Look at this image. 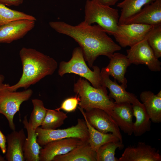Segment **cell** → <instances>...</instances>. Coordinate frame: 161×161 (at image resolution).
I'll list each match as a JSON object with an SVG mask.
<instances>
[{
  "label": "cell",
  "instance_id": "obj_1",
  "mask_svg": "<svg viewBox=\"0 0 161 161\" xmlns=\"http://www.w3.org/2000/svg\"><path fill=\"white\" fill-rule=\"evenodd\" d=\"M49 24L58 32L71 37L78 43L90 68L99 56L110 59L114 52L121 49L98 25L89 24L84 21L75 26L62 21H52Z\"/></svg>",
  "mask_w": 161,
  "mask_h": 161
},
{
  "label": "cell",
  "instance_id": "obj_2",
  "mask_svg": "<svg viewBox=\"0 0 161 161\" xmlns=\"http://www.w3.org/2000/svg\"><path fill=\"white\" fill-rule=\"evenodd\" d=\"M19 55L22 74L15 84L10 86L7 84V88L10 91H16L21 88L27 89L45 77L53 74L58 67L55 59L34 49L23 47Z\"/></svg>",
  "mask_w": 161,
  "mask_h": 161
},
{
  "label": "cell",
  "instance_id": "obj_3",
  "mask_svg": "<svg viewBox=\"0 0 161 161\" xmlns=\"http://www.w3.org/2000/svg\"><path fill=\"white\" fill-rule=\"evenodd\" d=\"M73 91L80 98L78 107L85 110L95 108L101 109L112 117L114 102L108 94L105 86L94 87L80 77L74 84Z\"/></svg>",
  "mask_w": 161,
  "mask_h": 161
},
{
  "label": "cell",
  "instance_id": "obj_4",
  "mask_svg": "<svg viewBox=\"0 0 161 161\" xmlns=\"http://www.w3.org/2000/svg\"><path fill=\"white\" fill-rule=\"evenodd\" d=\"M84 21L89 24L97 23L107 33L113 35L117 27L119 16L118 9L87 0Z\"/></svg>",
  "mask_w": 161,
  "mask_h": 161
},
{
  "label": "cell",
  "instance_id": "obj_5",
  "mask_svg": "<svg viewBox=\"0 0 161 161\" xmlns=\"http://www.w3.org/2000/svg\"><path fill=\"white\" fill-rule=\"evenodd\" d=\"M92 70L86 63L82 51L80 47L75 48L72 57L68 61H63L59 64L58 75L61 77L67 73H73L85 78L95 88L102 85L101 72L97 66L92 67Z\"/></svg>",
  "mask_w": 161,
  "mask_h": 161
},
{
  "label": "cell",
  "instance_id": "obj_6",
  "mask_svg": "<svg viewBox=\"0 0 161 161\" xmlns=\"http://www.w3.org/2000/svg\"><path fill=\"white\" fill-rule=\"evenodd\" d=\"M7 86V84L3 83L0 91V114L4 116L10 129L15 131L14 116L19 111L21 104L30 98L33 91L29 89L22 91H12L8 89Z\"/></svg>",
  "mask_w": 161,
  "mask_h": 161
},
{
  "label": "cell",
  "instance_id": "obj_7",
  "mask_svg": "<svg viewBox=\"0 0 161 161\" xmlns=\"http://www.w3.org/2000/svg\"><path fill=\"white\" fill-rule=\"evenodd\" d=\"M37 141L42 147L48 143L69 138H76L84 141H88V129L84 120L78 119L77 124L63 129H45L39 127L35 130Z\"/></svg>",
  "mask_w": 161,
  "mask_h": 161
},
{
  "label": "cell",
  "instance_id": "obj_8",
  "mask_svg": "<svg viewBox=\"0 0 161 161\" xmlns=\"http://www.w3.org/2000/svg\"><path fill=\"white\" fill-rule=\"evenodd\" d=\"M126 52L131 64H145L151 71H160L161 62L155 56L145 38L130 47Z\"/></svg>",
  "mask_w": 161,
  "mask_h": 161
},
{
  "label": "cell",
  "instance_id": "obj_9",
  "mask_svg": "<svg viewBox=\"0 0 161 161\" xmlns=\"http://www.w3.org/2000/svg\"><path fill=\"white\" fill-rule=\"evenodd\" d=\"M152 27L137 23L118 24L113 35L121 47H131L144 39Z\"/></svg>",
  "mask_w": 161,
  "mask_h": 161
},
{
  "label": "cell",
  "instance_id": "obj_10",
  "mask_svg": "<svg viewBox=\"0 0 161 161\" xmlns=\"http://www.w3.org/2000/svg\"><path fill=\"white\" fill-rule=\"evenodd\" d=\"M85 111L84 113L87 121L94 128L103 133H111L123 142L119 127L107 113L103 110L96 108Z\"/></svg>",
  "mask_w": 161,
  "mask_h": 161
},
{
  "label": "cell",
  "instance_id": "obj_11",
  "mask_svg": "<svg viewBox=\"0 0 161 161\" xmlns=\"http://www.w3.org/2000/svg\"><path fill=\"white\" fill-rule=\"evenodd\" d=\"M84 141L76 138H69L49 142L40 150L39 161H52L56 156L66 154Z\"/></svg>",
  "mask_w": 161,
  "mask_h": 161
},
{
  "label": "cell",
  "instance_id": "obj_12",
  "mask_svg": "<svg viewBox=\"0 0 161 161\" xmlns=\"http://www.w3.org/2000/svg\"><path fill=\"white\" fill-rule=\"evenodd\" d=\"M35 21L19 20L0 26V43H10L23 38L34 28Z\"/></svg>",
  "mask_w": 161,
  "mask_h": 161
},
{
  "label": "cell",
  "instance_id": "obj_13",
  "mask_svg": "<svg viewBox=\"0 0 161 161\" xmlns=\"http://www.w3.org/2000/svg\"><path fill=\"white\" fill-rule=\"evenodd\" d=\"M119 161H161V156L154 147L144 142L136 146H128L125 149Z\"/></svg>",
  "mask_w": 161,
  "mask_h": 161
},
{
  "label": "cell",
  "instance_id": "obj_14",
  "mask_svg": "<svg viewBox=\"0 0 161 161\" xmlns=\"http://www.w3.org/2000/svg\"><path fill=\"white\" fill-rule=\"evenodd\" d=\"M137 23L154 26L161 25V0L145 5L123 24Z\"/></svg>",
  "mask_w": 161,
  "mask_h": 161
},
{
  "label": "cell",
  "instance_id": "obj_15",
  "mask_svg": "<svg viewBox=\"0 0 161 161\" xmlns=\"http://www.w3.org/2000/svg\"><path fill=\"white\" fill-rule=\"evenodd\" d=\"M109 59V64L102 68L101 73L112 77L126 88L127 80L125 74L131 64L126 55L119 52H114Z\"/></svg>",
  "mask_w": 161,
  "mask_h": 161
},
{
  "label": "cell",
  "instance_id": "obj_16",
  "mask_svg": "<svg viewBox=\"0 0 161 161\" xmlns=\"http://www.w3.org/2000/svg\"><path fill=\"white\" fill-rule=\"evenodd\" d=\"M112 118L120 129L129 136L133 134L134 116L131 104L127 103H114L113 107Z\"/></svg>",
  "mask_w": 161,
  "mask_h": 161
},
{
  "label": "cell",
  "instance_id": "obj_17",
  "mask_svg": "<svg viewBox=\"0 0 161 161\" xmlns=\"http://www.w3.org/2000/svg\"><path fill=\"white\" fill-rule=\"evenodd\" d=\"M26 138L23 129L13 131L7 136V147L5 154L8 161H24V148Z\"/></svg>",
  "mask_w": 161,
  "mask_h": 161
},
{
  "label": "cell",
  "instance_id": "obj_18",
  "mask_svg": "<svg viewBox=\"0 0 161 161\" xmlns=\"http://www.w3.org/2000/svg\"><path fill=\"white\" fill-rule=\"evenodd\" d=\"M22 122L27 134L24 148L25 161H39V155L41 147L37 142V135L35 130L33 128L30 121H28L27 115L24 117Z\"/></svg>",
  "mask_w": 161,
  "mask_h": 161
},
{
  "label": "cell",
  "instance_id": "obj_19",
  "mask_svg": "<svg viewBox=\"0 0 161 161\" xmlns=\"http://www.w3.org/2000/svg\"><path fill=\"white\" fill-rule=\"evenodd\" d=\"M135 121L134 122L133 133L140 136L151 129V121L143 104L136 97L131 104Z\"/></svg>",
  "mask_w": 161,
  "mask_h": 161
},
{
  "label": "cell",
  "instance_id": "obj_20",
  "mask_svg": "<svg viewBox=\"0 0 161 161\" xmlns=\"http://www.w3.org/2000/svg\"><path fill=\"white\" fill-rule=\"evenodd\" d=\"M52 161H97L96 152L86 141L66 154L55 156Z\"/></svg>",
  "mask_w": 161,
  "mask_h": 161
},
{
  "label": "cell",
  "instance_id": "obj_21",
  "mask_svg": "<svg viewBox=\"0 0 161 161\" xmlns=\"http://www.w3.org/2000/svg\"><path fill=\"white\" fill-rule=\"evenodd\" d=\"M140 99L151 121L155 123L161 122V90L157 94L150 91L142 92Z\"/></svg>",
  "mask_w": 161,
  "mask_h": 161
},
{
  "label": "cell",
  "instance_id": "obj_22",
  "mask_svg": "<svg viewBox=\"0 0 161 161\" xmlns=\"http://www.w3.org/2000/svg\"><path fill=\"white\" fill-rule=\"evenodd\" d=\"M101 74L102 84L108 88L110 92L109 95L114 100L115 103H127L131 104L137 97L134 94L127 92L124 86L118 84L116 80L113 81L108 75L101 73Z\"/></svg>",
  "mask_w": 161,
  "mask_h": 161
},
{
  "label": "cell",
  "instance_id": "obj_23",
  "mask_svg": "<svg viewBox=\"0 0 161 161\" xmlns=\"http://www.w3.org/2000/svg\"><path fill=\"white\" fill-rule=\"evenodd\" d=\"M78 108L86 122L89 135L88 142L93 150L96 152L100 146L109 142L121 141L117 137L111 133H104L95 129L87 121L84 110L78 106Z\"/></svg>",
  "mask_w": 161,
  "mask_h": 161
},
{
  "label": "cell",
  "instance_id": "obj_24",
  "mask_svg": "<svg viewBox=\"0 0 161 161\" xmlns=\"http://www.w3.org/2000/svg\"><path fill=\"white\" fill-rule=\"evenodd\" d=\"M156 0H122L117 7L120 9L118 24H123L127 19L139 11L145 5Z\"/></svg>",
  "mask_w": 161,
  "mask_h": 161
},
{
  "label": "cell",
  "instance_id": "obj_25",
  "mask_svg": "<svg viewBox=\"0 0 161 161\" xmlns=\"http://www.w3.org/2000/svg\"><path fill=\"white\" fill-rule=\"evenodd\" d=\"M21 20L36 21L33 16L23 12L13 10L0 4V26L15 21Z\"/></svg>",
  "mask_w": 161,
  "mask_h": 161
},
{
  "label": "cell",
  "instance_id": "obj_26",
  "mask_svg": "<svg viewBox=\"0 0 161 161\" xmlns=\"http://www.w3.org/2000/svg\"><path fill=\"white\" fill-rule=\"evenodd\" d=\"M123 142H111L100 146L96 152L97 161H119L116 157L117 149L121 150L124 148Z\"/></svg>",
  "mask_w": 161,
  "mask_h": 161
},
{
  "label": "cell",
  "instance_id": "obj_27",
  "mask_svg": "<svg viewBox=\"0 0 161 161\" xmlns=\"http://www.w3.org/2000/svg\"><path fill=\"white\" fill-rule=\"evenodd\" d=\"M68 117L66 114L60 110L47 109L41 128L45 129H54L62 126Z\"/></svg>",
  "mask_w": 161,
  "mask_h": 161
},
{
  "label": "cell",
  "instance_id": "obj_28",
  "mask_svg": "<svg viewBox=\"0 0 161 161\" xmlns=\"http://www.w3.org/2000/svg\"><path fill=\"white\" fill-rule=\"evenodd\" d=\"M33 109L31 114L29 121L33 128L35 130L41 126L45 117L47 109L41 100L34 99L32 100Z\"/></svg>",
  "mask_w": 161,
  "mask_h": 161
},
{
  "label": "cell",
  "instance_id": "obj_29",
  "mask_svg": "<svg viewBox=\"0 0 161 161\" xmlns=\"http://www.w3.org/2000/svg\"><path fill=\"white\" fill-rule=\"evenodd\" d=\"M145 38L158 59L161 57V25L153 26Z\"/></svg>",
  "mask_w": 161,
  "mask_h": 161
},
{
  "label": "cell",
  "instance_id": "obj_30",
  "mask_svg": "<svg viewBox=\"0 0 161 161\" xmlns=\"http://www.w3.org/2000/svg\"><path fill=\"white\" fill-rule=\"evenodd\" d=\"M79 101V97L76 95L75 96L65 99L62 103L60 107L56 109H62L67 112H74L76 109Z\"/></svg>",
  "mask_w": 161,
  "mask_h": 161
},
{
  "label": "cell",
  "instance_id": "obj_31",
  "mask_svg": "<svg viewBox=\"0 0 161 161\" xmlns=\"http://www.w3.org/2000/svg\"><path fill=\"white\" fill-rule=\"evenodd\" d=\"M24 0H0V4L6 6H18L22 4Z\"/></svg>",
  "mask_w": 161,
  "mask_h": 161
},
{
  "label": "cell",
  "instance_id": "obj_32",
  "mask_svg": "<svg viewBox=\"0 0 161 161\" xmlns=\"http://www.w3.org/2000/svg\"><path fill=\"white\" fill-rule=\"evenodd\" d=\"M6 137L0 130V148L3 154L6 153L7 150Z\"/></svg>",
  "mask_w": 161,
  "mask_h": 161
},
{
  "label": "cell",
  "instance_id": "obj_33",
  "mask_svg": "<svg viewBox=\"0 0 161 161\" xmlns=\"http://www.w3.org/2000/svg\"><path fill=\"white\" fill-rule=\"evenodd\" d=\"M101 4L111 6L115 5L119 0H93Z\"/></svg>",
  "mask_w": 161,
  "mask_h": 161
},
{
  "label": "cell",
  "instance_id": "obj_34",
  "mask_svg": "<svg viewBox=\"0 0 161 161\" xmlns=\"http://www.w3.org/2000/svg\"><path fill=\"white\" fill-rule=\"evenodd\" d=\"M4 78H5L4 75L0 74V91L3 84V82L4 80Z\"/></svg>",
  "mask_w": 161,
  "mask_h": 161
},
{
  "label": "cell",
  "instance_id": "obj_35",
  "mask_svg": "<svg viewBox=\"0 0 161 161\" xmlns=\"http://www.w3.org/2000/svg\"><path fill=\"white\" fill-rule=\"evenodd\" d=\"M6 161L4 157H3L1 155H0V161Z\"/></svg>",
  "mask_w": 161,
  "mask_h": 161
}]
</instances>
